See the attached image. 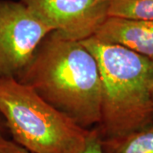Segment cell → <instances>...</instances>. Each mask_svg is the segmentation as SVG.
<instances>
[{"label":"cell","instance_id":"ba28073f","mask_svg":"<svg viewBox=\"0 0 153 153\" xmlns=\"http://www.w3.org/2000/svg\"><path fill=\"white\" fill-rule=\"evenodd\" d=\"M108 17L153 21V0H110Z\"/></svg>","mask_w":153,"mask_h":153},{"label":"cell","instance_id":"7a4b0ae2","mask_svg":"<svg viewBox=\"0 0 153 153\" xmlns=\"http://www.w3.org/2000/svg\"><path fill=\"white\" fill-rule=\"evenodd\" d=\"M81 42L98 62L101 100L97 127L102 138L124 136L152 125V61L94 37Z\"/></svg>","mask_w":153,"mask_h":153},{"label":"cell","instance_id":"5b68a950","mask_svg":"<svg viewBox=\"0 0 153 153\" xmlns=\"http://www.w3.org/2000/svg\"><path fill=\"white\" fill-rule=\"evenodd\" d=\"M60 37H93L108 17L110 0H19Z\"/></svg>","mask_w":153,"mask_h":153},{"label":"cell","instance_id":"3957f363","mask_svg":"<svg viewBox=\"0 0 153 153\" xmlns=\"http://www.w3.org/2000/svg\"><path fill=\"white\" fill-rule=\"evenodd\" d=\"M0 114L12 140L33 153H80L89 132L15 78H0Z\"/></svg>","mask_w":153,"mask_h":153},{"label":"cell","instance_id":"6da1fadb","mask_svg":"<svg viewBox=\"0 0 153 153\" xmlns=\"http://www.w3.org/2000/svg\"><path fill=\"white\" fill-rule=\"evenodd\" d=\"M17 80L82 128L99 124L101 83L98 62L81 41L50 33Z\"/></svg>","mask_w":153,"mask_h":153},{"label":"cell","instance_id":"277c9868","mask_svg":"<svg viewBox=\"0 0 153 153\" xmlns=\"http://www.w3.org/2000/svg\"><path fill=\"white\" fill-rule=\"evenodd\" d=\"M52 32L21 2L0 0V78L17 79Z\"/></svg>","mask_w":153,"mask_h":153},{"label":"cell","instance_id":"8fae6325","mask_svg":"<svg viewBox=\"0 0 153 153\" xmlns=\"http://www.w3.org/2000/svg\"><path fill=\"white\" fill-rule=\"evenodd\" d=\"M8 135L10 134L6 126L5 121L2 117V115L0 114V138H8Z\"/></svg>","mask_w":153,"mask_h":153},{"label":"cell","instance_id":"8992f818","mask_svg":"<svg viewBox=\"0 0 153 153\" xmlns=\"http://www.w3.org/2000/svg\"><path fill=\"white\" fill-rule=\"evenodd\" d=\"M93 37L123 46L153 62V21L107 17Z\"/></svg>","mask_w":153,"mask_h":153},{"label":"cell","instance_id":"7c38bea8","mask_svg":"<svg viewBox=\"0 0 153 153\" xmlns=\"http://www.w3.org/2000/svg\"><path fill=\"white\" fill-rule=\"evenodd\" d=\"M151 96H152V100L153 105V82L152 83V86H151Z\"/></svg>","mask_w":153,"mask_h":153},{"label":"cell","instance_id":"9c48e42d","mask_svg":"<svg viewBox=\"0 0 153 153\" xmlns=\"http://www.w3.org/2000/svg\"><path fill=\"white\" fill-rule=\"evenodd\" d=\"M102 139L97 126L90 128L84 148L80 153H104L102 149Z\"/></svg>","mask_w":153,"mask_h":153},{"label":"cell","instance_id":"52a82bcc","mask_svg":"<svg viewBox=\"0 0 153 153\" xmlns=\"http://www.w3.org/2000/svg\"><path fill=\"white\" fill-rule=\"evenodd\" d=\"M104 153H153V124L117 138L102 139Z\"/></svg>","mask_w":153,"mask_h":153},{"label":"cell","instance_id":"30bf717a","mask_svg":"<svg viewBox=\"0 0 153 153\" xmlns=\"http://www.w3.org/2000/svg\"><path fill=\"white\" fill-rule=\"evenodd\" d=\"M0 153H33L8 138H0Z\"/></svg>","mask_w":153,"mask_h":153}]
</instances>
